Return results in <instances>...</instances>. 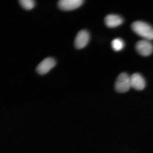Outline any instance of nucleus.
Masks as SVG:
<instances>
[{"instance_id": "2", "label": "nucleus", "mask_w": 153, "mask_h": 153, "mask_svg": "<svg viewBox=\"0 0 153 153\" xmlns=\"http://www.w3.org/2000/svg\"><path fill=\"white\" fill-rule=\"evenodd\" d=\"M114 87L118 93L127 92L131 87V76L125 72L120 74L116 79Z\"/></svg>"}, {"instance_id": "5", "label": "nucleus", "mask_w": 153, "mask_h": 153, "mask_svg": "<svg viewBox=\"0 0 153 153\" xmlns=\"http://www.w3.org/2000/svg\"><path fill=\"white\" fill-rule=\"evenodd\" d=\"M83 0H60L58 2V6L62 10H72L79 7L83 3Z\"/></svg>"}, {"instance_id": "10", "label": "nucleus", "mask_w": 153, "mask_h": 153, "mask_svg": "<svg viewBox=\"0 0 153 153\" xmlns=\"http://www.w3.org/2000/svg\"><path fill=\"white\" fill-rule=\"evenodd\" d=\"M19 4L23 8L27 10H30L33 8L35 3L33 0H20Z\"/></svg>"}, {"instance_id": "1", "label": "nucleus", "mask_w": 153, "mask_h": 153, "mask_svg": "<svg viewBox=\"0 0 153 153\" xmlns=\"http://www.w3.org/2000/svg\"><path fill=\"white\" fill-rule=\"evenodd\" d=\"M132 29L138 36L145 40H153V28L146 23L137 21L131 25Z\"/></svg>"}, {"instance_id": "7", "label": "nucleus", "mask_w": 153, "mask_h": 153, "mask_svg": "<svg viewBox=\"0 0 153 153\" xmlns=\"http://www.w3.org/2000/svg\"><path fill=\"white\" fill-rule=\"evenodd\" d=\"M131 87L137 91H142L146 87L144 78L138 73H135L131 76Z\"/></svg>"}, {"instance_id": "6", "label": "nucleus", "mask_w": 153, "mask_h": 153, "mask_svg": "<svg viewBox=\"0 0 153 153\" xmlns=\"http://www.w3.org/2000/svg\"><path fill=\"white\" fill-rule=\"evenodd\" d=\"M89 39V35L87 31L82 30L78 32L75 38L74 45L76 48L81 49L86 46Z\"/></svg>"}, {"instance_id": "9", "label": "nucleus", "mask_w": 153, "mask_h": 153, "mask_svg": "<svg viewBox=\"0 0 153 153\" xmlns=\"http://www.w3.org/2000/svg\"><path fill=\"white\" fill-rule=\"evenodd\" d=\"M111 45L114 51H119L123 48L124 43L123 40L120 38H117L113 40Z\"/></svg>"}, {"instance_id": "8", "label": "nucleus", "mask_w": 153, "mask_h": 153, "mask_svg": "<svg viewBox=\"0 0 153 153\" xmlns=\"http://www.w3.org/2000/svg\"><path fill=\"white\" fill-rule=\"evenodd\" d=\"M105 22L108 27L113 28L122 24L123 22V19L118 15L111 14L106 17Z\"/></svg>"}, {"instance_id": "3", "label": "nucleus", "mask_w": 153, "mask_h": 153, "mask_svg": "<svg viewBox=\"0 0 153 153\" xmlns=\"http://www.w3.org/2000/svg\"><path fill=\"white\" fill-rule=\"evenodd\" d=\"M56 65V62L52 57L46 58L38 65L36 71L40 75H43L48 73Z\"/></svg>"}, {"instance_id": "4", "label": "nucleus", "mask_w": 153, "mask_h": 153, "mask_svg": "<svg viewBox=\"0 0 153 153\" xmlns=\"http://www.w3.org/2000/svg\"><path fill=\"white\" fill-rule=\"evenodd\" d=\"M136 49L140 54L143 56H148L153 51V46L150 41L143 40L137 42L135 45Z\"/></svg>"}]
</instances>
